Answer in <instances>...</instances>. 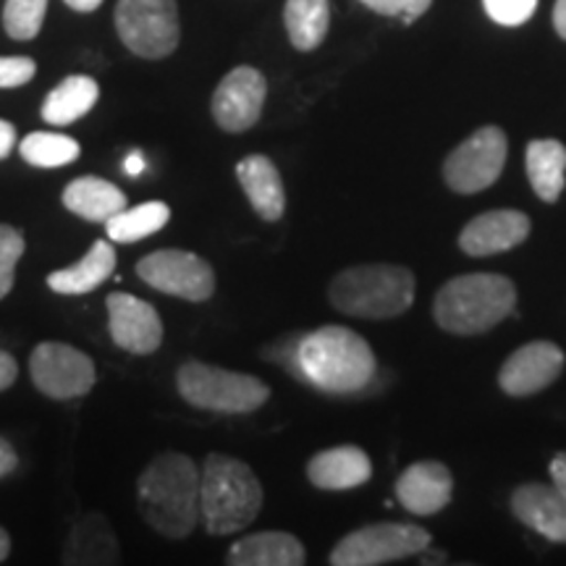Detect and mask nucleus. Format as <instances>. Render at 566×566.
<instances>
[{
  "label": "nucleus",
  "instance_id": "18",
  "mask_svg": "<svg viewBox=\"0 0 566 566\" xmlns=\"http://www.w3.org/2000/svg\"><path fill=\"white\" fill-rule=\"evenodd\" d=\"M373 478V462L359 446H334L307 462V480L317 491H352Z\"/></svg>",
  "mask_w": 566,
  "mask_h": 566
},
{
  "label": "nucleus",
  "instance_id": "36",
  "mask_svg": "<svg viewBox=\"0 0 566 566\" xmlns=\"http://www.w3.org/2000/svg\"><path fill=\"white\" fill-rule=\"evenodd\" d=\"M13 147H17V129H13V124L0 118V160L9 158Z\"/></svg>",
  "mask_w": 566,
  "mask_h": 566
},
{
  "label": "nucleus",
  "instance_id": "4",
  "mask_svg": "<svg viewBox=\"0 0 566 566\" xmlns=\"http://www.w3.org/2000/svg\"><path fill=\"white\" fill-rule=\"evenodd\" d=\"M263 485L250 464L208 454L200 470V522L208 535L242 533L263 509Z\"/></svg>",
  "mask_w": 566,
  "mask_h": 566
},
{
  "label": "nucleus",
  "instance_id": "19",
  "mask_svg": "<svg viewBox=\"0 0 566 566\" xmlns=\"http://www.w3.org/2000/svg\"><path fill=\"white\" fill-rule=\"evenodd\" d=\"M237 179L242 184L252 210L263 221H281L283 212H286V189H283L279 168L268 155H247L239 160Z\"/></svg>",
  "mask_w": 566,
  "mask_h": 566
},
{
  "label": "nucleus",
  "instance_id": "8",
  "mask_svg": "<svg viewBox=\"0 0 566 566\" xmlns=\"http://www.w3.org/2000/svg\"><path fill=\"white\" fill-rule=\"evenodd\" d=\"M430 546V533L407 522H378L344 535L331 551L334 566H384L420 554Z\"/></svg>",
  "mask_w": 566,
  "mask_h": 566
},
{
  "label": "nucleus",
  "instance_id": "11",
  "mask_svg": "<svg viewBox=\"0 0 566 566\" xmlns=\"http://www.w3.org/2000/svg\"><path fill=\"white\" fill-rule=\"evenodd\" d=\"M32 384L40 394L66 401L92 391L97 380L95 363L76 346L63 342H42L30 357Z\"/></svg>",
  "mask_w": 566,
  "mask_h": 566
},
{
  "label": "nucleus",
  "instance_id": "25",
  "mask_svg": "<svg viewBox=\"0 0 566 566\" xmlns=\"http://www.w3.org/2000/svg\"><path fill=\"white\" fill-rule=\"evenodd\" d=\"M97 97H101V87H97L92 76H66L42 103V118L53 126H69L80 122L82 116H87L95 108Z\"/></svg>",
  "mask_w": 566,
  "mask_h": 566
},
{
  "label": "nucleus",
  "instance_id": "6",
  "mask_svg": "<svg viewBox=\"0 0 566 566\" xmlns=\"http://www.w3.org/2000/svg\"><path fill=\"white\" fill-rule=\"evenodd\" d=\"M176 388L187 405L221 415L254 412L271 399L265 380L247 373H233L200 359H187L176 373Z\"/></svg>",
  "mask_w": 566,
  "mask_h": 566
},
{
  "label": "nucleus",
  "instance_id": "27",
  "mask_svg": "<svg viewBox=\"0 0 566 566\" xmlns=\"http://www.w3.org/2000/svg\"><path fill=\"white\" fill-rule=\"evenodd\" d=\"M171 221V208L166 202H145L137 208H124L122 212L105 221V231H108L111 242L134 244L142 239L153 237L160 229H166V223Z\"/></svg>",
  "mask_w": 566,
  "mask_h": 566
},
{
  "label": "nucleus",
  "instance_id": "23",
  "mask_svg": "<svg viewBox=\"0 0 566 566\" xmlns=\"http://www.w3.org/2000/svg\"><path fill=\"white\" fill-rule=\"evenodd\" d=\"M113 271H116V250H113L111 242L97 239L80 263L48 275V286H51L55 294L82 296L95 292L101 283L111 279Z\"/></svg>",
  "mask_w": 566,
  "mask_h": 566
},
{
  "label": "nucleus",
  "instance_id": "41",
  "mask_svg": "<svg viewBox=\"0 0 566 566\" xmlns=\"http://www.w3.org/2000/svg\"><path fill=\"white\" fill-rule=\"evenodd\" d=\"M9 551H11V535L6 533V527H0V564L9 558Z\"/></svg>",
  "mask_w": 566,
  "mask_h": 566
},
{
  "label": "nucleus",
  "instance_id": "13",
  "mask_svg": "<svg viewBox=\"0 0 566 566\" xmlns=\"http://www.w3.org/2000/svg\"><path fill=\"white\" fill-rule=\"evenodd\" d=\"M105 307H108L113 344L122 346L124 352L139 354V357L160 349L163 321L150 302L137 300V296L126 292H113L105 300Z\"/></svg>",
  "mask_w": 566,
  "mask_h": 566
},
{
  "label": "nucleus",
  "instance_id": "40",
  "mask_svg": "<svg viewBox=\"0 0 566 566\" xmlns=\"http://www.w3.org/2000/svg\"><path fill=\"white\" fill-rule=\"evenodd\" d=\"M71 11H80V13H92L103 6V0H63Z\"/></svg>",
  "mask_w": 566,
  "mask_h": 566
},
{
  "label": "nucleus",
  "instance_id": "21",
  "mask_svg": "<svg viewBox=\"0 0 566 566\" xmlns=\"http://www.w3.org/2000/svg\"><path fill=\"white\" fill-rule=\"evenodd\" d=\"M63 564H118L122 548H118L116 533L103 514L90 512L80 516L71 527L63 546Z\"/></svg>",
  "mask_w": 566,
  "mask_h": 566
},
{
  "label": "nucleus",
  "instance_id": "33",
  "mask_svg": "<svg viewBox=\"0 0 566 566\" xmlns=\"http://www.w3.org/2000/svg\"><path fill=\"white\" fill-rule=\"evenodd\" d=\"M38 74V63L27 55H0V90H13L32 82Z\"/></svg>",
  "mask_w": 566,
  "mask_h": 566
},
{
  "label": "nucleus",
  "instance_id": "1",
  "mask_svg": "<svg viewBox=\"0 0 566 566\" xmlns=\"http://www.w3.org/2000/svg\"><path fill=\"white\" fill-rule=\"evenodd\" d=\"M142 520L168 541H184L200 525V467L179 451H163L137 480Z\"/></svg>",
  "mask_w": 566,
  "mask_h": 566
},
{
  "label": "nucleus",
  "instance_id": "16",
  "mask_svg": "<svg viewBox=\"0 0 566 566\" xmlns=\"http://www.w3.org/2000/svg\"><path fill=\"white\" fill-rule=\"evenodd\" d=\"M454 495V478L443 462L424 459L409 464L396 480V499L409 514L433 516L451 504Z\"/></svg>",
  "mask_w": 566,
  "mask_h": 566
},
{
  "label": "nucleus",
  "instance_id": "7",
  "mask_svg": "<svg viewBox=\"0 0 566 566\" xmlns=\"http://www.w3.org/2000/svg\"><path fill=\"white\" fill-rule=\"evenodd\" d=\"M116 32L134 55L168 59L181 40L176 0H118Z\"/></svg>",
  "mask_w": 566,
  "mask_h": 566
},
{
  "label": "nucleus",
  "instance_id": "5",
  "mask_svg": "<svg viewBox=\"0 0 566 566\" xmlns=\"http://www.w3.org/2000/svg\"><path fill=\"white\" fill-rule=\"evenodd\" d=\"M417 279L405 265L370 263L346 268L328 283V300L342 315L391 321L415 304Z\"/></svg>",
  "mask_w": 566,
  "mask_h": 566
},
{
  "label": "nucleus",
  "instance_id": "24",
  "mask_svg": "<svg viewBox=\"0 0 566 566\" xmlns=\"http://www.w3.org/2000/svg\"><path fill=\"white\" fill-rule=\"evenodd\" d=\"M527 179L543 202L554 205L566 187V147L558 139H533L525 153Z\"/></svg>",
  "mask_w": 566,
  "mask_h": 566
},
{
  "label": "nucleus",
  "instance_id": "3",
  "mask_svg": "<svg viewBox=\"0 0 566 566\" xmlns=\"http://www.w3.org/2000/svg\"><path fill=\"white\" fill-rule=\"evenodd\" d=\"M514 307L516 289L512 279L499 273H464L438 289L433 317L446 334L478 336L504 323Z\"/></svg>",
  "mask_w": 566,
  "mask_h": 566
},
{
  "label": "nucleus",
  "instance_id": "37",
  "mask_svg": "<svg viewBox=\"0 0 566 566\" xmlns=\"http://www.w3.org/2000/svg\"><path fill=\"white\" fill-rule=\"evenodd\" d=\"M551 483L566 495V451L551 459Z\"/></svg>",
  "mask_w": 566,
  "mask_h": 566
},
{
  "label": "nucleus",
  "instance_id": "29",
  "mask_svg": "<svg viewBox=\"0 0 566 566\" xmlns=\"http://www.w3.org/2000/svg\"><path fill=\"white\" fill-rule=\"evenodd\" d=\"M48 0H6L3 27L11 40H34L45 21Z\"/></svg>",
  "mask_w": 566,
  "mask_h": 566
},
{
  "label": "nucleus",
  "instance_id": "15",
  "mask_svg": "<svg viewBox=\"0 0 566 566\" xmlns=\"http://www.w3.org/2000/svg\"><path fill=\"white\" fill-rule=\"evenodd\" d=\"M530 218L520 210H488L472 218L459 233V247L470 258H491L520 247L530 237Z\"/></svg>",
  "mask_w": 566,
  "mask_h": 566
},
{
  "label": "nucleus",
  "instance_id": "31",
  "mask_svg": "<svg viewBox=\"0 0 566 566\" xmlns=\"http://www.w3.org/2000/svg\"><path fill=\"white\" fill-rule=\"evenodd\" d=\"M485 13L501 27H522L533 19L537 0H483Z\"/></svg>",
  "mask_w": 566,
  "mask_h": 566
},
{
  "label": "nucleus",
  "instance_id": "35",
  "mask_svg": "<svg viewBox=\"0 0 566 566\" xmlns=\"http://www.w3.org/2000/svg\"><path fill=\"white\" fill-rule=\"evenodd\" d=\"M17 467H19V454L13 451V446L6 441V438H0V480L9 478Z\"/></svg>",
  "mask_w": 566,
  "mask_h": 566
},
{
  "label": "nucleus",
  "instance_id": "12",
  "mask_svg": "<svg viewBox=\"0 0 566 566\" xmlns=\"http://www.w3.org/2000/svg\"><path fill=\"white\" fill-rule=\"evenodd\" d=\"M268 82L258 69L237 66L223 76L212 95L210 111L216 124L229 134L252 129L263 116Z\"/></svg>",
  "mask_w": 566,
  "mask_h": 566
},
{
  "label": "nucleus",
  "instance_id": "28",
  "mask_svg": "<svg viewBox=\"0 0 566 566\" xmlns=\"http://www.w3.org/2000/svg\"><path fill=\"white\" fill-rule=\"evenodd\" d=\"M21 158L34 168H61L80 158L82 147L74 137L55 132H32L21 139Z\"/></svg>",
  "mask_w": 566,
  "mask_h": 566
},
{
  "label": "nucleus",
  "instance_id": "17",
  "mask_svg": "<svg viewBox=\"0 0 566 566\" xmlns=\"http://www.w3.org/2000/svg\"><path fill=\"white\" fill-rule=\"evenodd\" d=\"M512 512L522 525L551 543H566V495L554 483H525L512 493Z\"/></svg>",
  "mask_w": 566,
  "mask_h": 566
},
{
  "label": "nucleus",
  "instance_id": "2",
  "mask_svg": "<svg viewBox=\"0 0 566 566\" xmlns=\"http://www.w3.org/2000/svg\"><path fill=\"white\" fill-rule=\"evenodd\" d=\"M370 344L344 325H323L296 344V373L328 394H354L375 375Z\"/></svg>",
  "mask_w": 566,
  "mask_h": 566
},
{
  "label": "nucleus",
  "instance_id": "39",
  "mask_svg": "<svg viewBox=\"0 0 566 566\" xmlns=\"http://www.w3.org/2000/svg\"><path fill=\"white\" fill-rule=\"evenodd\" d=\"M124 171L129 176H139L142 171H145V155H142L139 150H134L129 158L124 160Z\"/></svg>",
  "mask_w": 566,
  "mask_h": 566
},
{
  "label": "nucleus",
  "instance_id": "9",
  "mask_svg": "<svg viewBox=\"0 0 566 566\" xmlns=\"http://www.w3.org/2000/svg\"><path fill=\"white\" fill-rule=\"evenodd\" d=\"M509 139L501 126H483L457 145L443 163V179L451 192L478 195L504 174Z\"/></svg>",
  "mask_w": 566,
  "mask_h": 566
},
{
  "label": "nucleus",
  "instance_id": "26",
  "mask_svg": "<svg viewBox=\"0 0 566 566\" xmlns=\"http://www.w3.org/2000/svg\"><path fill=\"white\" fill-rule=\"evenodd\" d=\"M283 24H286V34L296 51H315L328 34L331 3L328 0H286Z\"/></svg>",
  "mask_w": 566,
  "mask_h": 566
},
{
  "label": "nucleus",
  "instance_id": "22",
  "mask_svg": "<svg viewBox=\"0 0 566 566\" xmlns=\"http://www.w3.org/2000/svg\"><path fill=\"white\" fill-rule=\"evenodd\" d=\"M61 200L66 205V210L90 223L111 221L116 212L126 208V195L116 184L105 181L101 176H80V179H74L63 189Z\"/></svg>",
  "mask_w": 566,
  "mask_h": 566
},
{
  "label": "nucleus",
  "instance_id": "20",
  "mask_svg": "<svg viewBox=\"0 0 566 566\" xmlns=\"http://www.w3.org/2000/svg\"><path fill=\"white\" fill-rule=\"evenodd\" d=\"M304 562H307V551L300 537L281 533V530L239 537L226 556V564L231 566H302Z\"/></svg>",
  "mask_w": 566,
  "mask_h": 566
},
{
  "label": "nucleus",
  "instance_id": "10",
  "mask_svg": "<svg viewBox=\"0 0 566 566\" xmlns=\"http://www.w3.org/2000/svg\"><path fill=\"white\" fill-rule=\"evenodd\" d=\"M137 275L155 292L187 302H208L216 294V271L208 260L187 250H158L137 263Z\"/></svg>",
  "mask_w": 566,
  "mask_h": 566
},
{
  "label": "nucleus",
  "instance_id": "32",
  "mask_svg": "<svg viewBox=\"0 0 566 566\" xmlns=\"http://www.w3.org/2000/svg\"><path fill=\"white\" fill-rule=\"evenodd\" d=\"M367 9L380 13V17H399L405 24H412L430 9L433 0H359Z\"/></svg>",
  "mask_w": 566,
  "mask_h": 566
},
{
  "label": "nucleus",
  "instance_id": "34",
  "mask_svg": "<svg viewBox=\"0 0 566 566\" xmlns=\"http://www.w3.org/2000/svg\"><path fill=\"white\" fill-rule=\"evenodd\" d=\"M17 378H19L17 359H13V354L0 349V391L11 388L13 384H17Z\"/></svg>",
  "mask_w": 566,
  "mask_h": 566
},
{
  "label": "nucleus",
  "instance_id": "30",
  "mask_svg": "<svg viewBox=\"0 0 566 566\" xmlns=\"http://www.w3.org/2000/svg\"><path fill=\"white\" fill-rule=\"evenodd\" d=\"M24 254V233L0 223V300H6L17 281V265Z\"/></svg>",
  "mask_w": 566,
  "mask_h": 566
},
{
  "label": "nucleus",
  "instance_id": "38",
  "mask_svg": "<svg viewBox=\"0 0 566 566\" xmlns=\"http://www.w3.org/2000/svg\"><path fill=\"white\" fill-rule=\"evenodd\" d=\"M554 30L562 40H566V0H556L554 6Z\"/></svg>",
  "mask_w": 566,
  "mask_h": 566
},
{
  "label": "nucleus",
  "instance_id": "14",
  "mask_svg": "<svg viewBox=\"0 0 566 566\" xmlns=\"http://www.w3.org/2000/svg\"><path fill=\"white\" fill-rule=\"evenodd\" d=\"M566 357L562 346L554 342H530L520 346L512 357L501 365L499 386L501 391L522 399V396L541 394L562 375Z\"/></svg>",
  "mask_w": 566,
  "mask_h": 566
}]
</instances>
